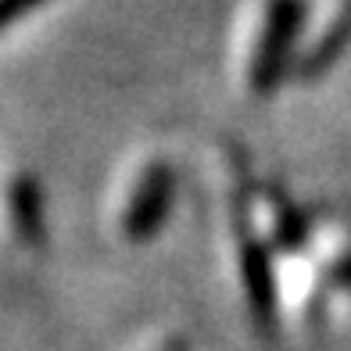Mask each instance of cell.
Segmentation results:
<instances>
[{
	"instance_id": "obj_1",
	"label": "cell",
	"mask_w": 351,
	"mask_h": 351,
	"mask_svg": "<svg viewBox=\"0 0 351 351\" xmlns=\"http://www.w3.org/2000/svg\"><path fill=\"white\" fill-rule=\"evenodd\" d=\"M169 197V180H162V176H151L147 183H143V197L133 204V212H130V226L133 230H151V222L162 215V204Z\"/></svg>"
},
{
	"instance_id": "obj_2",
	"label": "cell",
	"mask_w": 351,
	"mask_h": 351,
	"mask_svg": "<svg viewBox=\"0 0 351 351\" xmlns=\"http://www.w3.org/2000/svg\"><path fill=\"white\" fill-rule=\"evenodd\" d=\"M33 4H40V0H0V29L11 25L19 14H25Z\"/></svg>"
}]
</instances>
